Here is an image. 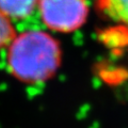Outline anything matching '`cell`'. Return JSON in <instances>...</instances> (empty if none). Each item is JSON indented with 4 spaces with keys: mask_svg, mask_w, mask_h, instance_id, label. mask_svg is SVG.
<instances>
[{
    "mask_svg": "<svg viewBox=\"0 0 128 128\" xmlns=\"http://www.w3.org/2000/svg\"><path fill=\"white\" fill-rule=\"evenodd\" d=\"M16 35L13 22L0 12V51L6 49Z\"/></svg>",
    "mask_w": 128,
    "mask_h": 128,
    "instance_id": "5b68a950",
    "label": "cell"
},
{
    "mask_svg": "<svg viewBox=\"0 0 128 128\" xmlns=\"http://www.w3.org/2000/svg\"><path fill=\"white\" fill-rule=\"evenodd\" d=\"M96 6L104 17L128 26V0H97Z\"/></svg>",
    "mask_w": 128,
    "mask_h": 128,
    "instance_id": "277c9868",
    "label": "cell"
},
{
    "mask_svg": "<svg viewBox=\"0 0 128 128\" xmlns=\"http://www.w3.org/2000/svg\"><path fill=\"white\" fill-rule=\"evenodd\" d=\"M6 49L11 75L27 84L49 80L61 65V46L45 31L30 30L16 34Z\"/></svg>",
    "mask_w": 128,
    "mask_h": 128,
    "instance_id": "6da1fadb",
    "label": "cell"
},
{
    "mask_svg": "<svg viewBox=\"0 0 128 128\" xmlns=\"http://www.w3.org/2000/svg\"><path fill=\"white\" fill-rule=\"evenodd\" d=\"M38 0H0V12L13 20H22L38 9Z\"/></svg>",
    "mask_w": 128,
    "mask_h": 128,
    "instance_id": "3957f363",
    "label": "cell"
},
{
    "mask_svg": "<svg viewBox=\"0 0 128 128\" xmlns=\"http://www.w3.org/2000/svg\"><path fill=\"white\" fill-rule=\"evenodd\" d=\"M38 9L44 25L60 33L80 29L89 16L88 0H38Z\"/></svg>",
    "mask_w": 128,
    "mask_h": 128,
    "instance_id": "7a4b0ae2",
    "label": "cell"
}]
</instances>
